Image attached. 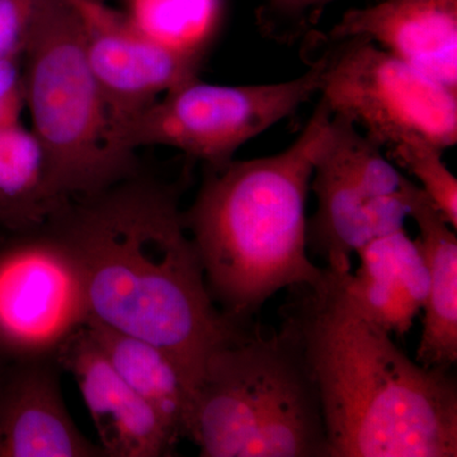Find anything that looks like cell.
Here are the masks:
<instances>
[{
    "mask_svg": "<svg viewBox=\"0 0 457 457\" xmlns=\"http://www.w3.org/2000/svg\"><path fill=\"white\" fill-rule=\"evenodd\" d=\"M46 222L79 264L89 317L162 348L194 399L207 361L246 321L210 296L177 186L137 173Z\"/></svg>",
    "mask_w": 457,
    "mask_h": 457,
    "instance_id": "1",
    "label": "cell"
},
{
    "mask_svg": "<svg viewBox=\"0 0 457 457\" xmlns=\"http://www.w3.org/2000/svg\"><path fill=\"white\" fill-rule=\"evenodd\" d=\"M348 273L326 267L279 309L317 385L330 457L457 456L455 378L399 350L352 300Z\"/></svg>",
    "mask_w": 457,
    "mask_h": 457,
    "instance_id": "2",
    "label": "cell"
},
{
    "mask_svg": "<svg viewBox=\"0 0 457 457\" xmlns=\"http://www.w3.org/2000/svg\"><path fill=\"white\" fill-rule=\"evenodd\" d=\"M332 111L319 102L300 137L281 153L206 167L183 222L210 296L227 317L253 320L279 290L315 285L326 267L308 255L306 201Z\"/></svg>",
    "mask_w": 457,
    "mask_h": 457,
    "instance_id": "3",
    "label": "cell"
},
{
    "mask_svg": "<svg viewBox=\"0 0 457 457\" xmlns=\"http://www.w3.org/2000/svg\"><path fill=\"white\" fill-rule=\"evenodd\" d=\"M186 438L204 457H330L317 385L287 330L253 319L213 352Z\"/></svg>",
    "mask_w": 457,
    "mask_h": 457,
    "instance_id": "4",
    "label": "cell"
},
{
    "mask_svg": "<svg viewBox=\"0 0 457 457\" xmlns=\"http://www.w3.org/2000/svg\"><path fill=\"white\" fill-rule=\"evenodd\" d=\"M22 60L32 131L60 198L92 196L139 173L117 139L71 0H38Z\"/></svg>",
    "mask_w": 457,
    "mask_h": 457,
    "instance_id": "5",
    "label": "cell"
},
{
    "mask_svg": "<svg viewBox=\"0 0 457 457\" xmlns=\"http://www.w3.org/2000/svg\"><path fill=\"white\" fill-rule=\"evenodd\" d=\"M320 53L321 101L385 153L404 144L445 152L457 143V92L360 36L309 33Z\"/></svg>",
    "mask_w": 457,
    "mask_h": 457,
    "instance_id": "6",
    "label": "cell"
},
{
    "mask_svg": "<svg viewBox=\"0 0 457 457\" xmlns=\"http://www.w3.org/2000/svg\"><path fill=\"white\" fill-rule=\"evenodd\" d=\"M320 65L281 83L220 86L198 78L156 99L120 131L123 147L170 146L206 167H221L249 140L296 112L319 93Z\"/></svg>",
    "mask_w": 457,
    "mask_h": 457,
    "instance_id": "7",
    "label": "cell"
},
{
    "mask_svg": "<svg viewBox=\"0 0 457 457\" xmlns=\"http://www.w3.org/2000/svg\"><path fill=\"white\" fill-rule=\"evenodd\" d=\"M407 177L351 120L332 113L329 137L315 161L308 249L336 272H351L352 255L376 237L404 228Z\"/></svg>",
    "mask_w": 457,
    "mask_h": 457,
    "instance_id": "8",
    "label": "cell"
},
{
    "mask_svg": "<svg viewBox=\"0 0 457 457\" xmlns=\"http://www.w3.org/2000/svg\"><path fill=\"white\" fill-rule=\"evenodd\" d=\"M14 233L0 245V353L56 356L89 318L79 264L47 222Z\"/></svg>",
    "mask_w": 457,
    "mask_h": 457,
    "instance_id": "9",
    "label": "cell"
},
{
    "mask_svg": "<svg viewBox=\"0 0 457 457\" xmlns=\"http://www.w3.org/2000/svg\"><path fill=\"white\" fill-rule=\"evenodd\" d=\"M71 2L79 14L90 69L119 141L123 126L159 96L198 78L203 54L161 44L141 31L128 14L101 0Z\"/></svg>",
    "mask_w": 457,
    "mask_h": 457,
    "instance_id": "10",
    "label": "cell"
},
{
    "mask_svg": "<svg viewBox=\"0 0 457 457\" xmlns=\"http://www.w3.org/2000/svg\"><path fill=\"white\" fill-rule=\"evenodd\" d=\"M56 361L74 376L104 457L173 455L179 438L114 371L86 324L62 343Z\"/></svg>",
    "mask_w": 457,
    "mask_h": 457,
    "instance_id": "11",
    "label": "cell"
},
{
    "mask_svg": "<svg viewBox=\"0 0 457 457\" xmlns=\"http://www.w3.org/2000/svg\"><path fill=\"white\" fill-rule=\"evenodd\" d=\"M56 356L7 361L0 371V457H104L75 426Z\"/></svg>",
    "mask_w": 457,
    "mask_h": 457,
    "instance_id": "12",
    "label": "cell"
},
{
    "mask_svg": "<svg viewBox=\"0 0 457 457\" xmlns=\"http://www.w3.org/2000/svg\"><path fill=\"white\" fill-rule=\"evenodd\" d=\"M321 36L368 38L457 92V0H380L345 12Z\"/></svg>",
    "mask_w": 457,
    "mask_h": 457,
    "instance_id": "13",
    "label": "cell"
},
{
    "mask_svg": "<svg viewBox=\"0 0 457 457\" xmlns=\"http://www.w3.org/2000/svg\"><path fill=\"white\" fill-rule=\"evenodd\" d=\"M356 254L359 269L345 278L352 300L389 335H407L428 293V270L417 239L400 228L376 237Z\"/></svg>",
    "mask_w": 457,
    "mask_h": 457,
    "instance_id": "14",
    "label": "cell"
},
{
    "mask_svg": "<svg viewBox=\"0 0 457 457\" xmlns=\"http://www.w3.org/2000/svg\"><path fill=\"white\" fill-rule=\"evenodd\" d=\"M409 216L416 221L420 253L428 270L423 329L416 361L451 370L457 362V237L420 186L405 182Z\"/></svg>",
    "mask_w": 457,
    "mask_h": 457,
    "instance_id": "15",
    "label": "cell"
},
{
    "mask_svg": "<svg viewBox=\"0 0 457 457\" xmlns=\"http://www.w3.org/2000/svg\"><path fill=\"white\" fill-rule=\"evenodd\" d=\"M90 337L120 378L145 400L179 440L187 437L192 398L179 370L162 348L88 318Z\"/></svg>",
    "mask_w": 457,
    "mask_h": 457,
    "instance_id": "16",
    "label": "cell"
},
{
    "mask_svg": "<svg viewBox=\"0 0 457 457\" xmlns=\"http://www.w3.org/2000/svg\"><path fill=\"white\" fill-rule=\"evenodd\" d=\"M0 200L26 222L40 227L71 201L51 185L46 156L35 132L21 122L0 128Z\"/></svg>",
    "mask_w": 457,
    "mask_h": 457,
    "instance_id": "17",
    "label": "cell"
},
{
    "mask_svg": "<svg viewBox=\"0 0 457 457\" xmlns=\"http://www.w3.org/2000/svg\"><path fill=\"white\" fill-rule=\"evenodd\" d=\"M219 14L220 0H131L128 16L161 44L203 54Z\"/></svg>",
    "mask_w": 457,
    "mask_h": 457,
    "instance_id": "18",
    "label": "cell"
},
{
    "mask_svg": "<svg viewBox=\"0 0 457 457\" xmlns=\"http://www.w3.org/2000/svg\"><path fill=\"white\" fill-rule=\"evenodd\" d=\"M390 161L409 171L420 183L445 221L457 228V179L445 164L444 152L426 144H404L385 153Z\"/></svg>",
    "mask_w": 457,
    "mask_h": 457,
    "instance_id": "19",
    "label": "cell"
},
{
    "mask_svg": "<svg viewBox=\"0 0 457 457\" xmlns=\"http://www.w3.org/2000/svg\"><path fill=\"white\" fill-rule=\"evenodd\" d=\"M338 0H267L261 13V27L270 37L294 40L303 32H312V25L327 5Z\"/></svg>",
    "mask_w": 457,
    "mask_h": 457,
    "instance_id": "20",
    "label": "cell"
},
{
    "mask_svg": "<svg viewBox=\"0 0 457 457\" xmlns=\"http://www.w3.org/2000/svg\"><path fill=\"white\" fill-rule=\"evenodd\" d=\"M38 0H0V59L23 56Z\"/></svg>",
    "mask_w": 457,
    "mask_h": 457,
    "instance_id": "21",
    "label": "cell"
},
{
    "mask_svg": "<svg viewBox=\"0 0 457 457\" xmlns=\"http://www.w3.org/2000/svg\"><path fill=\"white\" fill-rule=\"evenodd\" d=\"M25 106L22 56L0 59V128L20 122Z\"/></svg>",
    "mask_w": 457,
    "mask_h": 457,
    "instance_id": "22",
    "label": "cell"
},
{
    "mask_svg": "<svg viewBox=\"0 0 457 457\" xmlns=\"http://www.w3.org/2000/svg\"><path fill=\"white\" fill-rule=\"evenodd\" d=\"M0 225L12 231H22L29 228L22 218L3 200H0Z\"/></svg>",
    "mask_w": 457,
    "mask_h": 457,
    "instance_id": "23",
    "label": "cell"
},
{
    "mask_svg": "<svg viewBox=\"0 0 457 457\" xmlns=\"http://www.w3.org/2000/svg\"><path fill=\"white\" fill-rule=\"evenodd\" d=\"M8 360H5L4 357L2 356V353H0V371H2L3 366L5 365V362H7Z\"/></svg>",
    "mask_w": 457,
    "mask_h": 457,
    "instance_id": "24",
    "label": "cell"
}]
</instances>
